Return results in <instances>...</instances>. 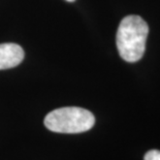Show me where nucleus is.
Returning a JSON list of instances; mask_svg holds the SVG:
<instances>
[{
  "label": "nucleus",
  "instance_id": "1",
  "mask_svg": "<svg viewBox=\"0 0 160 160\" xmlns=\"http://www.w3.org/2000/svg\"><path fill=\"white\" fill-rule=\"evenodd\" d=\"M149 26L139 16L130 15L119 25L116 43L120 57L126 62H137L145 54Z\"/></svg>",
  "mask_w": 160,
  "mask_h": 160
},
{
  "label": "nucleus",
  "instance_id": "2",
  "mask_svg": "<svg viewBox=\"0 0 160 160\" xmlns=\"http://www.w3.org/2000/svg\"><path fill=\"white\" fill-rule=\"evenodd\" d=\"M94 124V115L78 107L56 108L45 118L46 127L57 133H82L90 130Z\"/></svg>",
  "mask_w": 160,
  "mask_h": 160
},
{
  "label": "nucleus",
  "instance_id": "3",
  "mask_svg": "<svg viewBox=\"0 0 160 160\" xmlns=\"http://www.w3.org/2000/svg\"><path fill=\"white\" fill-rule=\"evenodd\" d=\"M24 59V50L17 43L0 45V70L19 65Z\"/></svg>",
  "mask_w": 160,
  "mask_h": 160
},
{
  "label": "nucleus",
  "instance_id": "4",
  "mask_svg": "<svg viewBox=\"0 0 160 160\" xmlns=\"http://www.w3.org/2000/svg\"><path fill=\"white\" fill-rule=\"evenodd\" d=\"M144 160H160V151L158 150H150L146 153Z\"/></svg>",
  "mask_w": 160,
  "mask_h": 160
},
{
  "label": "nucleus",
  "instance_id": "5",
  "mask_svg": "<svg viewBox=\"0 0 160 160\" xmlns=\"http://www.w3.org/2000/svg\"><path fill=\"white\" fill-rule=\"evenodd\" d=\"M66 1H68V2H73L74 0H66Z\"/></svg>",
  "mask_w": 160,
  "mask_h": 160
}]
</instances>
